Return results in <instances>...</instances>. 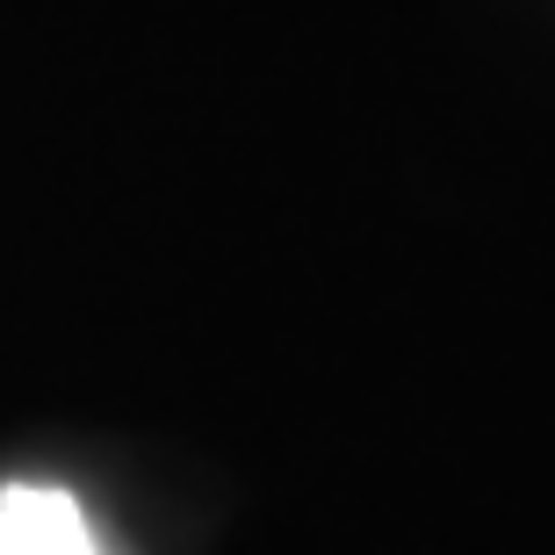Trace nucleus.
I'll list each match as a JSON object with an SVG mask.
<instances>
[{
    "label": "nucleus",
    "mask_w": 555,
    "mask_h": 555,
    "mask_svg": "<svg viewBox=\"0 0 555 555\" xmlns=\"http://www.w3.org/2000/svg\"><path fill=\"white\" fill-rule=\"evenodd\" d=\"M0 555H102L87 534V513L65 491L8 483L0 491Z\"/></svg>",
    "instance_id": "1"
}]
</instances>
